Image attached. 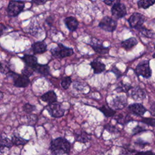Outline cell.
<instances>
[{
    "mask_svg": "<svg viewBox=\"0 0 155 155\" xmlns=\"http://www.w3.org/2000/svg\"><path fill=\"white\" fill-rule=\"evenodd\" d=\"M70 142L64 137H58L53 139L50 144L49 150L52 155L68 154L70 151Z\"/></svg>",
    "mask_w": 155,
    "mask_h": 155,
    "instance_id": "obj_1",
    "label": "cell"
},
{
    "mask_svg": "<svg viewBox=\"0 0 155 155\" xmlns=\"http://www.w3.org/2000/svg\"><path fill=\"white\" fill-rule=\"evenodd\" d=\"M50 51L53 56L59 59L70 56L74 53L73 49L72 48L66 47L61 43L58 44L57 47L54 48H51Z\"/></svg>",
    "mask_w": 155,
    "mask_h": 155,
    "instance_id": "obj_2",
    "label": "cell"
},
{
    "mask_svg": "<svg viewBox=\"0 0 155 155\" xmlns=\"http://www.w3.org/2000/svg\"><path fill=\"white\" fill-rule=\"evenodd\" d=\"M135 73L137 76H142L143 78L149 79L151 77L152 70L150 67L148 60H143L140 62L135 68Z\"/></svg>",
    "mask_w": 155,
    "mask_h": 155,
    "instance_id": "obj_3",
    "label": "cell"
},
{
    "mask_svg": "<svg viewBox=\"0 0 155 155\" xmlns=\"http://www.w3.org/2000/svg\"><path fill=\"white\" fill-rule=\"evenodd\" d=\"M45 109L48 112L49 114L53 118H59L62 117L65 111L61 104L57 101L48 104L45 107Z\"/></svg>",
    "mask_w": 155,
    "mask_h": 155,
    "instance_id": "obj_4",
    "label": "cell"
},
{
    "mask_svg": "<svg viewBox=\"0 0 155 155\" xmlns=\"http://www.w3.org/2000/svg\"><path fill=\"white\" fill-rule=\"evenodd\" d=\"M24 6V2L22 1H11L7 9L8 15L12 17L18 16L23 10Z\"/></svg>",
    "mask_w": 155,
    "mask_h": 155,
    "instance_id": "obj_5",
    "label": "cell"
},
{
    "mask_svg": "<svg viewBox=\"0 0 155 155\" xmlns=\"http://www.w3.org/2000/svg\"><path fill=\"white\" fill-rule=\"evenodd\" d=\"M98 26L104 31L113 32L116 29L117 21L111 17L105 16L99 22Z\"/></svg>",
    "mask_w": 155,
    "mask_h": 155,
    "instance_id": "obj_6",
    "label": "cell"
},
{
    "mask_svg": "<svg viewBox=\"0 0 155 155\" xmlns=\"http://www.w3.org/2000/svg\"><path fill=\"white\" fill-rule=\"evenodd\" d=\"M145 21V17L140 13H134L128 19L130 26L136 29L142 26Z\"/></svg>",
    "mask_w": 155,
    "mask_h": 155,
    "instance_id": "obj_7",
    "label": "cell"
},
{
    "mask_svg": "<svg viewBox=\"0 0 155 155\" xmlns=\"http://www.w3.org/2000/svg\"><path fill=\"white\" fill-rule=\"evenodd\" d=\"M128 102L125 96L120 95L114 97L111 100L110 105L114 110H120L124 108L127 105Z\"/></svg>",
    "mask_w": 155,
    "mask_h": 155,
    "instance_id": "obj_8",
    "label": "cell"
},
{
    "mask_svg": "<svg viewBox=\"0 0 155 155\" xmlns=\"http://www.w3.org/2000/svg\"><path fill=\"white\" fill-rule=\"evenodd\" d=\"M111 12L112 15L116 19L124 18L127 15V8L123 3L117 2L111 6Z\"/></svg>",
    "mask_w": 155,
    "mask_h": 155,
    "instance_id": "obj_9",
    "label": "cell"
},
{
    "mask_svg": "<svg viewBox=\"0 0 155 155\" xmlns=\"http://www.w3.org/2000/svg\"><path fill=\"white\" fill-rule=\"evenodd\" d=\"M129 91L130 97L135 101H143L147 97L145 91L139 86L132 87Z\"/></svg>",
    "mask_w": 155,
    "mask_h": 155,
    "instance_id": "obj_10",
    "label": "cell"
},
{
    "mask_svg": "<svg viewBox=\"0 0 155 155\" xmlns=\"http://www.w3.org/2000/svg\"><path fill=\"white\" fill-rule=\"evenodd\" d=\"M128 108L131 113L140 117L143 116L145 112L147 111V109L142 104L139 102L133 103L130 105L128 107Z\"/></svg>",
    "mask_w": 155,
    "mask_h": 155,
    "instance_id": "obj_11",
    "label": "cell"
},
{
    "mask_svg": "<svg viewBox=\"0 0 155 155\" xmlns=\"http://www.w3.org/2000/svg\"><path fill=\"white\" fill-rule=\"evenodd\" d=\"M74 136L75 140L80 143H86L91 139V135L83 130L78 131V132L74 133Z\"/></svg>",
    "mask_w": 155,
    "mask_h": 155,
    "instance_id": "obj_12",
    "label": "cell"
},
{
    "mask_svg": "<svg viewBox=\"0 0 155 155\" xmlns=\"http://www.w3.org/2000/svg\"><path fill=\"white\" fill-rule=\"evenodd\" d=\"M14 85L16 87L24 88L27 87L30 84L29 78L23 74H18V76L13 81Z\"/></svg>",
    "mask_w": 155,
    "mask_h": 155,
    "instance_id": "obj_13",
    "label": "cell"
},
{
    "mask_svg": "<svg viewBox=\"0 0 155 155\" xmlns=\"http://www.w3.org/2000/svg\"><path fill=\"white\" fill-rule=\"evenodd\" d=\"M31 49L34 54H42L47 50V45L44 41H38L32 44Z\"/></svg>",
    "mask_w": 155,
    "mask_h": 155,
    "instance_id": "obj_14",
    "label": "cell"
},
{
    "mask_svg": "<svg viewBox=\"0 0 155 155\" xmlns=\"http://www.w3.org/2000/svg\"><path fill=\"white\" fill-rule=\"evenodd\" d=\"M64 23L70 31H76L79 25L78 20L73 16H68L65 18L64 19Z\"/></svg>",
    "mask_w": 155,
    "mask_h": 155,
    "instance_id": "obj_15",
    "label": "cell"
},
{
    "mask_svg": "<svg viewBox=\"0 0 155 155\" xmlns=\"http://www.w3.org/2000/svg\"><path fill=\"white\" fill-rule=\"evenodd\" d=\"M114 119L116 121V122L119 124L122 125H124L129 123L130 122L134 120L133 118L128 114H124V113H119L117 115H114Z\"/></svg>",
    "mask_w": 155,
    "mask_h": 155,
    "instance_id": "obj_16",
    "label": "cell"
},
{
    "mask_svg": "<svg viewBox=\"0 0 155 155\" xmlns=\"http://www.w3.org/2000/svg\"><path fill=\"white\" fill-rule=\"evenodd\" d=\"M91 68L93 70V73L94 74H100L104 71L105 70V65L101 61L95 59L91 61L90 64Z\"/></svg>",
    "mask_w": 155,
    "mask_h": 155,
    "instance_id": "obj_17",
    "label": "cell"
},
{
    "mask_svg": "<svg viewBox=\"0 0 155 155\" xmlns=\"http://www.w3.org/2000/svg\"><path fill=\"white\" fill-rule=\"evenodd\" d=\"M57 99H58L57 94L53 90L48 91L47 92L44 93L41 96V99L42 101L47 103L48 104L54 102H56Z\"/></svg>",
    "mask_w": 155,
    "mask_h": 155,
    "instance_id": "obj_18",
    "label": "cell"
},
{
    "mask_svg": "<svg viewBox=\"0 0 155 155\" xmlns=\"http://www.w3.org/2000/svg\"><path fill=\"white\" fill-rule=\"evenodd\" d=\"M89 44L93 49V50L98 54H105L108 53L109 52V48L104 47L102 43H99L97 42H94L91 41V42H90Z\"/></svg>",
    "mask_w": 155,
    "mask_h": 155,
    "instance_id": "obj_19",
    "label": "cell"
},
{
    "mask_svg": "<svg viewBox=\"0 0 155 155\" xmlns=\"http://www.w3.org/2000/svg\"><path fill=\"white\" fill-rule=\"evenodd\" d=\"M137 44H138V41L137 40V39L134 37H131L121 42L120 45L125 50L128 51V50H130L133 47H134Z\"/></svg>",
    "mask_w": 155,
    "mask_h": 155,
    "instance_id": "obj_20",
    "label": "cell"
},
{
    "mask_svg": "<svg viewBox=\"0 0 155 155\" xmlns=\"http://www.w3.org/2000/svg\"><path fill=\"white\" fill-rule=\"evenodd\" d=\"M34 71L44 76H48L50 75V68L47 64H37L35 67H33Z\"/></svg>",
    "mask_w": 155,
    "mask_h": 155,
    "instance_id": "obj_21",
    "label": "cell"
},
{
    "mask_svg": "<svg viewBox=\"0 0 155 155\" xmlns=\"http://www.w3.org/2000/svg\"><path fill=\"white\" fill-rule=\"evenodd\" d=\"M97 109L107 117H113L116 114V110H113L108 105H104L100 107H98Z\"/></svg>",
    "mask_w": 155,
    "mask_h": 155,
    "instance_id": "obj_22",
    "label": "cell"
},
{
    "mask_svg": "<svg viewBox=\"0 0 155 155\" xmlns=\"http://www.w3.org/2000/svg\"><path fill=\"white\" fill-rule=\"evenodd\" d=\"M21 59L25 63L26 65L30 67H33L38 64V59L34 55L25 54L23 57H22Z\"/></svg>",
    "mask_w": 155,
    "mask_h": 155,
    "instance_id": "obj_23",
    "label": "cell"
},
{
    "mask_svg": "<svg viewBox=\"0 0 155 155\" xmlns=\"http://www.w3.org/2000/svg\"><path fill=\"white\" fill-rule=\"evenodd\" d=\"M132 87H133L130 83L120 81L117 84V87L115 88V91L117 93H128Z\"/></svg>",
    "mask_w": 155,
    "mask_h": 155,
    "instance_id": "obj_24",
    "label": "cell"
},
{
    "mask_svg": "<svg viewBox=\"0 0 155 155\" xmlns=\"http://www.w3.org/2000/svg\"><path fill=\"white\" fill-rule=\"evenodd\" d=\"M155 2V0H139L137 1V6L139 8L147 9L152 6Z\"/></svg>",
    "mask_w": 155,
    "mask_h": 155,
    "instance_id": "obj_25",
    "label": "cell"
},
{
    "mask_svg": "<svg viewBox=\"0 0 155 155\" xmlns=\"http://www.w3.org/2000/svg\"><path fill=\"white\" fill-rule=\"evenodd\" d=\"M13 143L11 140L7 138H2L0 139V151H2L5 148L10 149L13 146Z\"/></svg>",
    "mask_w": 155,
    "mask_h": 155,
    "instance_id": "obj_26",
    "label": "cell"
},
{
    "mask_svg": "<svg viewBox=\"0 0 155 155\" xmlns=\"http://www.w3.org/2000/svg\"><path fill=\"white\" fill-rule=\"evenodd\" d=\"M12 142L13 143V145L19 146V145H25L28 140L27 139H25L20 136H13L12 138Z\"/></svg>",
    "mask_w": 155,
    "mask_h": 155,
    "instance_id": "obj_27",
    "label": "cell"
},
{
    "mask_svg": "<svg viewBox=\"0 0 155 155\" xmlns=\"http://www.w3.org/2000/svg\"><path fill=\"white\" fill-rule=\"evenodd\" d=\"M137 30L139 31L140 33L142 35H143L147 38H151L154 36V31L152 30L148 29V28H145V27H143V25L141 26L140 27L138 28Z\"/></svg>",
    "mask_w": 155,
    "mask_h": 155,
    "instance_id": "obj_28",
    "label": "cell"
},
{
    "mask_svg": "<svg viewBox=\"0 0 155 155\" xmlns=\"http://www.w3.org/2000/svg\"><path fill=\"white\" fill-rule=\"evenodd\" d=\"M71 83H72V80L71 77L65 76L62 79L61 82V87L64 90H67L70 87Z\"/></svg>",
    "mask_w": 155,
    "mask_h": 155,
    "instance_id": "obj_29",
    "label": "cell"
},
{
    "mask_svg": "<svg viewBox=\"0 0 155 155\" xmlns=\"http://www.w3.org/2000/svg\"><path fill=\"white\" fill-rule=\"evenodd\" d=\"M87 85V84L82 81H78V80H75L73 82V88L76 89V90H79L82 91L84 88V87Z\"/></svg>",
    "mask_w": 155,
    "mask_h": 155,
    "instance_id": "obj_30",
    "label": "cell"
},
{
    "mask_svg": "<svg viewBox=\"0 0 155 155\" xmlns=\"http://www.w3.org/2000/svg\"><path fill=\"white\" fill-rule=\"evenodd\" d=\"M104 129L106 130L108 133L111 134H116L120 131V130L116 127L111 125L110 124H107L104 125Z\"/></svg>",
    "mask_w": 155,
    "mask_h": 155,
    "instance_id": "obj_31",
    "label": "cell"
},
{
    "mask_svg": "<svg viewBox=\"0 0 155 155\" xmlns=\"http://www.w3.org/2000/svg\"><path fill=\"white\" fill-rule=\"evenodd\" d=\"M34 71H34L33 67H30V66H28V65H25L24 67V68L21 71L22 74H23L24 76H26L28 78L33 74Z\"/></svg>",
    "mask_w": 155,
    "mask_h": 155,
    "instance_id": "obj_32",
    "label": "cell"
},
{
    "mask_svg": "<svg viewBox=\"0 0 155 155\" xmlns=\"http://www.w3.org/2000/svg\"><path fill=\"white\" fill-rule=\"evenodd\" d=\"M23 110L27 114H30L33 111L36 110V106L31 105L30 104L27 103L23 105Z\"/></svg>",
    "mask_w": 155,
    "mask_h": 155,
    "instance_id": "obj_33",
    "label": "cell"
},
{
    "mask_svg": "<svg viewBox=\"0 0 155 155\" xmlns=\"http://www.w3.org/2000/svg\"><path fill=\"white\" fill-rule=\"evenodd\" d=\"M140 122L142 123H144L148 125L151 126L153 127H154L155 120H154V119L153 117H142Z\"/></svg>",
    "mask_w": 155,
    "mask_h": 155,
    "instance_id": "obj_34",
    "label": "cell"
},
{
    "mask_svg": "<svg viewBox=\"0 0 155 155\" xmlns=\"http://www.w3.org/2000/svg\"><path fill=\"white\" fill-rule=\"evenodd\" d=\"M146 131H147V130L145 128L137 125L132 130V133H133V135H135V134H137L141 133Z\"/></svg>",
    "mask_w": 155,
    "mask_h": 155,
    "instance_id": "obj_35",
    "label": "cell"
},
{
    "mask_svg": "<svg viewBox=\"0 0 155 155\" xmlns=\"http://www.w3.org/2000/svg\"><path fill=\"white\" fill-rule=\"evenodd\" d=\"M134 143L136 145H137L139 147H141V148H143L144 147L149 145V142H146L145 140L142 139L141 138H138L134 142Z\"/></svg>",
    "mask_w": 155,
    "mask_h": 155,
    "instance_id": "obj_36",
    "label": "cell"
},
{
    "mask_svg": "<svg viewBox=\"0 0 155 155\" xmlns=\"http://www.w3.org/2000/svg\"><path fill=\"white\" fill-rule=\"evenodd\" d=\"M110 71L113 72V73L116 75V76L117 77V79L120 78V77L122 76V72H121L116 66H114V65H113V66L111 67V70H110Z\"/></svg>",
    "mask_w": 155,
    "mask_h": 155,
    "instance_id": "obj_37",
    "label": "cell"
},
{
    "mask_svg": "<svg viewBox=\"0 0 155 155\" xmlns=\"http://www.w3.org/2000/svg\"><path fill=\"white\" fill-rule=\"evenodd\" d=\"M134 155H154V154L151 150H148V151H142L137 152Z\"/></svg>",
    "mask_w": 155,
    "mask_h": 155,
    "instance_id": "obj_38",
    "label": "cell"
},
{
    "mask_svg": "<svg viewBox=\"0 0 155 155\" xmlns=\"http://www.w3.org/2000/svg\"><path fill=\"white\" fill-rule=\"evenodd\" d=\"M120 0H104V2L109 6H112L113 4L119 2Z\"/></svg>",
    "mask_w": 155,
    "mask_h": 155,
    "instance_id": "obj_39",
    "label": "cell"
},
{
    "mask_svg": "<svg viewBox=\"0 0 155 155\" xmlns=\"http://www.w3.org/2000/svg\"><path fill=\"white\" fill-rule=\"evenodd\" d=\"M31 2L37 5H44L46 3L45 0H31Z\"/></svg>",
    "mask_w": 155,
    "mask_h": 155,
    "instance_id": "obj_40",
    "label": "cell"
},
{
    "mask_svg": "<svg viewBox=\"0 0 155 155\" xmlns=\"http://www.w3.org/2000/svg\"><path fill=\"white\" fill-rule=\"evenodd\" d=\"M135 151L134 150H128V149H126L124 151H123L122 153H120L119 155H128V153H131Z\"/></svg>",
    "mask_w": 155,
    "mask_h": 155,
    "instance_id": "obj_41",
    "label": "cell"
},
{
    "mask_svg": "<svg viewBox=\"0 0 155 155\" xmlns=\"http://www.w3.org/2000/svg\"><path fill=\"white\" fill-rule=\"evenodd\" d=\"M150 113L151 114V115L154 116V103L152 104L151 107H150Z\"/></svg>",
    "mask_w": 155,
    "mask_h": 155,
    "instance_id": "obj_42",
    "label": "cell"
},
{
    "mask_svg": "<svg viewBox=\"0 0 155 155\" xmlns=\"http://www.w3.org/2000/svg\"><path fill=\"white\" fill-rule=\"evenodd\" d=\"M4 25L0 24V36H1L3 33V31H4Z\"/></svg>",
    "mask_w": 155,
    "mask_h": 155,
    "instance_id": "obj_43",
    "label": "cell"
},
{
    "mask_svg": "<svg viewBox=\"0 0 155 155\" xmlns=\"http://www.w3.org/2000/svg\"><path fill=\"white\" fill-rule=\"evenodd\" d=\"M3 97V93L0 91V100H1Z\"/></svg>",
    "mask_w": 155,
    "mask_h": 155,
    "instance_id": "obj_44",
    "label": "cell"
},
{
    "mask_svg": "<svg viewBox=\"0 0 155 155\" xmlns=\"http://www.w3.org/2000/svg\"><path fill=\"white\" fill-rule=\"evenodd\" d=\"M1 67H2V63L0 62V70H1Z\"/></svg>",
    "mask_w": 155,
    "mask_h": 155,
    "instance_id": "obj_45",
    "label": "cell"
},
{
    "mask_svg": "<svg viewBox=\"0 0 155 155\" xmlns=\"http://www.w3.org/2000/svg\"><path fill=\"white\" fill-rule=\"evenodd\" d=\"M46 1V2H47L48 1H52V0H45Z\"/></svg>",
    "mask_w": 155,
    "mask_h": 155,
    "instance_id": "obj_46",
    "label": "cell"
}]
</instances>
